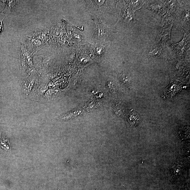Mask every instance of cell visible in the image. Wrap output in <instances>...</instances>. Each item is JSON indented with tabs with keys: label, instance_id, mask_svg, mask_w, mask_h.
Returning <instances> with one entry per match:
<instances>
[{
	"label": "cell",
	"instance_id": "obj_5",
	"mask_svg": "<svg viewBox=\"0 0 190 190\" xmlns=\"http://www.w3.org/2000/svg\"><path fill=\"white\" fill-rule=\"evenodd\" d=\"M0 144L3 149L6 150H10V143L5 137H2Z\"/></svg>",
	"mask_w": 190,
	"mask_h": 190
},
{
	"label": "cell",
	"instance_id": "obj_6",
	"mask_svg": "<svg viewBox=\"0 0 190 190\" xmlns=\"http://www.w3.org/2000/svg\"><path fill=\"white\" fill-rule=\"evenodd\" d=\"M99 27H97L96 29V36L98 38H101V37H103L104 35L106 33L105 29L102 26H99Z\"/></svg>",
	"mask_w": 190,
	"mask_h": 190
},
{
	"label": "cell",
	"instance_id": "obj_1",
	"mask_svg": "<svg viewBox=\"0 0 190 190\" xmlns=\"http://www.w3.org/2000/svg\"><path fill=\"white\" fill-rule=\"evenodd\" d=\"M190 9L185 10L181 15L180 20L179 21H181L180 24H182V26H187V24L188 26H190ZM188 28V27H187Z\"/></svg>",
	"mask_w": 190,
	"mask_h": 190
},
{
	"label": "cell",
	"instance_id": "obj_8",
	"mask_svg": "<svg viewBox=\"0 0 190 190\" xmlns=\"http://www.w3.org/2000/svg\"><path fill=\"white\" fill-rule=\"evenodd\" d=\"M3 19L0 21V32H1V30H2V29L3 27Z\"/></svg>",
	"mask_w": 190,
	"mask_h": 190
},
{
	"label": "cell",
	"instance_id": "obj_2",
	"mask_svg": "<svg viewBox=\"0 0 190 190\" xmlns=\"http://www.w3.org/2000/svg\"><path fill=\"white\" fill-rule=\"evenodd\" d=\"M144 1H129L127 2L129 8L132 11L135 12L136 10L141 8L144 5Z\"/></svg>",
	"mask_w": 190,
	"mask_h": 190
},
{
	"label": "cell",
	"instance_id": "obj_3",
	"mask_svg": "<svg viewBox=\"0 0 190 190\" xmlns=\"http://www.w3.org/2000/svg\"><path fill=\"white\" fill-rule=\"evenodd\" d=\"M82 112L80 110H75V111H73L72 112H69V113L62 115V116L60 117V118L63 121L71 119V118L78 116V115L82 113Z\"/></svg>",
	"mask_w": 190,
	"mask_h": 190
},
{
	"label": "cell",
	"instance_id": "obj_4",
	"mask_svg": "<svg viewBox=\"0 0 190 190\" xmlns=\"http://www.w3.org/2000/svg\"><path fill=\"white\" fill-rule=\"evenodd\" d=\"M140 119V118L137 114L132 113L129 115L128 121L129 123L132 125L135 126L138 124Z\"/></svg>",
	"mask_w": 190,
	"mask_h": 190
},
{
	"label": "cell",
	"instance_id": "obj_7",
	"mask_svg": "<svg viewBox=\"0 0 190 190\" xmlns=\"http://www.w3.org/2000/svg\"><path fill=\"white\" fill-rule=\"evenodd\" d=\"M130 78H129L127 74L124 73L122 75L121 77V82L124 84L127 83L129 82L130 80Z\"/></svg>",
	"mask_w": 190,
	"mask_h": 190
}]
</instances>
